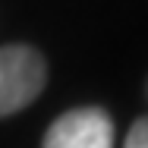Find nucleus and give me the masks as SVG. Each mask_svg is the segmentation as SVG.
<instances>
[{
    "mask_svg": "<svg viewBox=\"0 0 148 148\" xmlns=\"http://www.w3.org/2000/svg\"><path fill=\"white\" fill-rule=\"evenodd\" d=\"M47 66L35 47L6 44L0 47V117L29 107L41 95Z\"/></svg>",
    "mask_w": 148,
    "mask_h": 148,
    "instance_id": "obj_1",
    "label": "nucleus"
},
{
    "mask_svg": "<svg viewBox=\"0 0 148 148\" xmlns=\"http://www.w3.org/2000/svg\"><path fill=\"white\" fill-rule=\"evenodd\" d=\"M41 148H114V120L101 107H76L51 123Z\"/></svg>",
    "mask_w": 148,
    "mask_h": 148,
    "instance_id": "obj_2",
    "label": "nucleus"
},
{
    "mask_svg": "<svg viewBox=\"0 0 148 148\" xmlns=\"http://www.w3.org/2000/svg\"><path fill=\"white\" fill-rule=\"evenodd\" d=\"M123 148H148V117H139L132 123V129H129Z\"/></svg>",
    "mask_w": 148,
    "mask_h": 148,
    "instance_id": "obj_3",
    "label": "nucleus"
}]
</instances>
